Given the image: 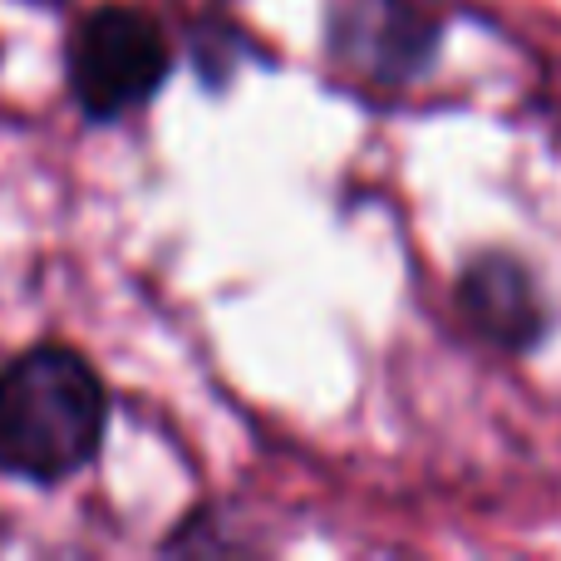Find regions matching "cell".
Instances as JSON below:
<instances>
[{"mask_svg":"<svg viewBox=\"0 0 561 561\" xmlns=\"http://www.w3.org/2000/svg\"><path fill=\"white\" fill-rule=\"evenodd\" d=\"M454 300L468 325L507 355L537 350L552 325V310H547L533 266L513 252H478L458 276Z\"/></svg>","mask_w":561,"mask_h":561,"instance_id":"obj_4","label":"cell"},{"mask_svg":"<svg viewBox=\"0 0 561 561\" xmlns=\"http://www.w3.org/2000/svg\"><path fill=\"white\" fill-rule=\"evenodd\" d=\"M444 25L434 0H340L330 15V49L365 79L394 89L434 69Z\"/></svg>","mask_w":561,"mask_h":561,"instance_id":"obj_3","label":"cell"},{"mask_svg":"<svg viewBox=\"0 0 561 561\" xmlns=\"http://www.w3.org/2000/svg\"><path fill=\"white\" fill-rule=\"evenodd\" d=\"M69 94L89 118L108 124V118L134 114L138 104L163 89L168 69H173V49L163 39L148 10L138 5H94L69 35Z\"/></svg>","mask_w":561,"mask_h":561,"instance_id":"obj_2","label":"cell"},{"mask_svg":"<svg viewBox=\"0 0 561 561\" xmlns=\"http://www.w3.org/2000/svg\"><path fill=\"white\" fill-rule=\"evenodd\" d=\"M49 5H59V0H49Z\"/></svg>","mask_w":561,"mask_h":561,"instance_id":"obj_5","label":"cell"},{"mask_svg":"<svg viewBox=\"0 0 561 561\" xmlns=\"http://www.w3.org/2000/svg\"><path fill=\"white\" fill-rule=\"evenodd\" d=\"M104 419V385L79 350H25L0 369V473L65 483L99 454Z\"/></svg>","mask_w":561,"mask_h":561,"instance_id":"obj_1","label":"cell"}]
</instances>
